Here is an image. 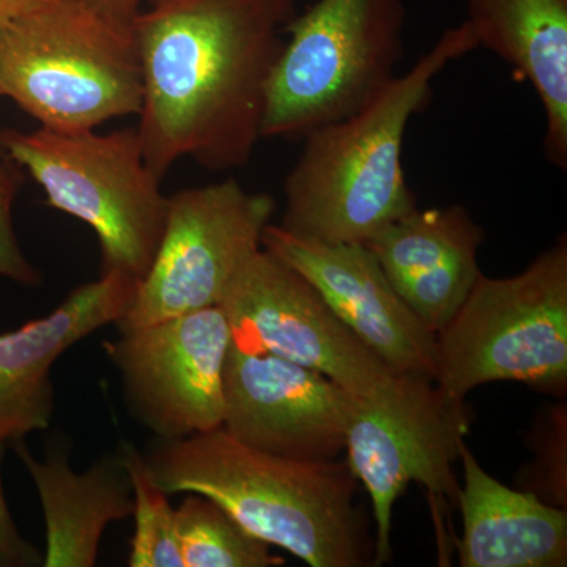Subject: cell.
Instances as JSON below:
<instances>
[{
    "instance_id": "cell-1",
    "label": "cell",
    "mask_w": 567,
    "mask_h": 567,
    "mask_svg": "<svg viewBox=\"0 0 567 567\" xmlns=\"http://www.w3.org/2000/svg\"><path fill=\"white\" fill-rule=\"evenodd\" d=\"M298 0H153L133 20L142 71V156L240 169L262 137L267 84Z\"/></svg>"
},
{
    "instance_id": "cell-2",
    "label": "cell",
    "mask_w": 567,
    "mask_h": 567,
    "mask_svg": "<svg viewBox=\"0 0 567 567\" xmlns=\"http://www.w3.org/2000/svg\"><path fill=\"white\" fill-rule=\"evenodd\" d=\"M147 464L167 495L208 496L246 532L306 565L375 566V537L346 458L275 456L218 427L159 440Z\"/></svg>"
},
{
    "instance_id": "cell-3",
    "label": "cell",
    "mask_w": 567,
    "mask_h": 567,
    "mask_svg": "<svg viewBox=\"0 0 567 567\" xmlns=\"http://www.w3.org/2000/svg\"><path fill=\"white\" fill-rule=\"evenodd\" d=\"M477 50L466 22L446 29L402 76L342 121L305 137L284 182V233L323 244H368L417 207L402 166L404 137L432 84L451 62Z\"/></svg>"
},
{
    "instance_id": "cell-4",
    "label": "cell",
    "mask_w": 567,
    "mask_h": 567,
    "mask_svg": "<svg viewBox=\"0 0 567 567\" xmlns=\"http://www.w3.org/2000/svg\"><path fill=\"white\" fill-rule=\"evenodd\" d=\"M142 93L133 22L82 0H47L0 25V96L43 128L91 132L140 115Z\"/></svg>"
},
{
    "instance_id": "cell-5",
    "label": "cell",
    "mask_w": 567,
    "mask_h": 567,
    "mask_svg": "<svg viewBox=\"0 0 567 567\" xmlns=\"http://www.w3.org/2000/svg\"><path fill=\"white\" fill-rule=\"evenodd\" d=\"M404 0H316L287 24L262 137L303 141L374 102L404 58Z\"/></svg>"
},
{
    "instance_id": "cell-6",
    "label": "cell",
    "mask_w": 567,
    "mask_h": 567,
    "mask_svg": "<svg viewBox=\"0 0 567 567\" xmlns=\"http://www.w3.org/2000/svg\"><path fill=\"white\" fill-rule=\"evenodd\" d=\"M435 382L447 395L517 382L566 398L567 238L511 278L481 275L435 334Z\"/></svg>"
},
{
    "instance_id": "cell-7",
    "label": "cell",
    "mask_w": 567,
    "mask_h": 567,
    "mask_svg": "<svg viewBox=\"0 0 567 567\" xmlns=\"http://www.w3.org/2000/svg\"><path fill=\"white\" fill-rule=\"evenodd\" d=\"M0 151L32 175L50 207L92 227L102 248V274L144 279L162 241L169 196L144 162L136 128L110 134L2 130Z\"/></svg>"
},
{
    "instance_id": "cell-8",
    "label": "cell",
    "mask_w": 567,
    "mask_h": 567,
    "mask_svg": "<svg viewBox=\"0 0 567 567\" xmlns=\"http://www.w3.org/2000/svg\"><path fill=\"white\" fill-rule=\"evenodd\" d=\"M472 421L465 399L420 374L394 372L374 393L354 399L346 461L371 498L375 566L391 558L394 505L410 483L456 505L454 465Z\"/></svg>"
},
{
    "instance_id": "cell-9",
    "label": "cell",
    "mask_w": 567,
    "mask_h": 567,
    "mask_svg": "<svg viewBox=\"0 0 567 567\" xmlns=\"http://www.w3.org/2000/svg\"><path fill=\"white\" fill-rule=\"evenodd\" d=\"M275 212L270 194L248 192L235 178L169 196L158 251L118 330L219 305L241 265L262 248Z\"/></svg>"
},
{
    "instance_id": "cell-10",
    "label": "cell",
    "mask_w": 567,
    "mask_h": 567,
    "mask_svg": "<svg viewBox=\"0 0 567 567\" xmlns=\"http://www.w3.org/2000/svg\"><path fill=\"white\" fill-rule=\"evenodd\" d=\"M219 306L234 346L320 372L353 398L374 393L394 375L303 275L264 246L241 265Z\"/></svg>"
},
{
    "instance_id": "cell-11",
    "label": "cell",
    "mask_w": 567,
    "mask_h": 567,
    "mask_svg": "<svg viewBox=\"0 0 567 567\" xmlns=\"http://www.w3.org/2000/svg\"><path fill=\"white\" fill-rule=\"evenodd\" d=\"M233 330L221 306L121 331L103 350L133 415L159 440L223 427L224 368Z\"/></svg>"
},
{
    "instance_id": "cell-12",
    "label": "cell",
    "mask_w": 567,
    "mask_h": 567,
    "mask_svg": "<svg viewBox=\"0 0 567 567\" xmlns=\"http://www.w3.org/2000/svg\"><path fill=\"white\" fill-rule=\"evenodd\" d=\"M354 399L320 372L233 344L224 368L223 429L275 456L330 461L346 451Z\"/></svg>"
},
{
    "instance_id": "cell-13",
    "label": "cell",
    "mask_w": 567,
    "mask_h": 567,
    "mask_svg": "<svg viewBox=\"0 0 567 567\" xmlns=\"http://www.w3.org/2000/svg\"><path fill=\"white\" fill-rule=\"evenodd\" d=\"M262 246L305 276L336 316L395 372L436 377V338L364 244H323L268 224Z\"/></svg>"
},
{
    "instance_id": "cell-14",
    "label": "cell",
    "mask_w": 567,
    "mask_h": 567,
    "mask_svg": "<svg viewBox=\"0 0 567 567\" xmlns=\"http://www.w3.org/2000/svg\"><path fill=\"white\" fill-rule=\"evenodd\" d=\"M137 284L117 271L102 274L99 281L76 287L50 315L0 333V442H17L50 425L52 365L76 342L121 322Z\"/></svg>"
},
{
    "instance_id": "cell-15",
    "label": "cell",
    "mask_w": 567,
    "mask_h": 567,
    "mask_svg": "<svg viewBox=\"0 0 567 567\" xmlns=\"http://www.w3.org/2000/svg\"><path fill=\"white\" fill-rule=\"evenodd\" d=\"M484 229L464 205L413 208L364 244L413 315L439 333L472 292Z\"/></svg>"
},
{
    "instance_id": "cell-16",
    "label": "cell",
    "mask_w": 567,
    "mask_h": 567,
    "mask_svg": "<svg viewBox=\"0 0 567 567\" xmlns=\"http://www.w3.org/2000/svg\"><path fill=\"white\" fill-rule=\"evenodd\" d=\"M464 484L458 487L462 567L567 566V513L522 488H511L488 475L461 445Z\"/></svg>"
},
{
    "instance_id": "cell-17",
    "label": "cell",
    "mask_w": 567,
    "mask_h": 567,
    "mask_svg": "<svg viewBox=\"0 0 567 567\" xmlns=\"http://www.w3.org/2000/svg\"><path fill=\"white\" fill-rule=\"evenodd\" d=\"M14 453L31 475L47 524L43 567H93L104 529L133 514L132 481L117 453L76 473L65 447L52 446L43 462L17 440Z\"/></svg>"
},
{
    "instance_id": "cell-18",
    "label": "cell",
    "mask_w": 567,
    "mask_h": 567,
    "mask_svg": "<svg viewBox=\"0 0 567 567\" xmlns=\"http://www.w3.org/2000/svg\"><path fill=\"white\" fill-rule=\"evenodd\" d=\"M477 48L495 52L535 89L544 114V152L567 167V0H465Z\"/></svg>"
},
{
    "instance_id": "cell-19",
    "label": "cell",
    "mask_w": 567,
    "mask_h": 567,
    "mask_svg": "<svg viewBox=\"0 0 567 567\" xmlns=\"http://www.w3.org/2000/svg\"><path fill=\"white\" fill-rule=\"evenodd\" d=\"M177 536L185 567H276L286 559L246 532L208 496L189 494L175 509Z\"/></svg>"
},
{
    "instance_id": "cell-20",
    "label": "cell",
    "mask_w": 567,
    "mask_h": 567,
    "mask_svg": "<svg viewBox=\"0 0 567 567\" xmlns=\"http://www.w3.org/2000/svg\"><path fill=\"white\" fill-rule=\"evenodd\" d=\"M133 487L134 536L128 565L132 567H185L177 536L175 509L166 492L153 480L147 457L133 443L117 451Z\"/></svg>"
},
{
    "instance_id": "cell-21",
    "label": "cell",
    "mask_w": 567,
    "mask_h": 567,
    "mask_svg": "<svg viewBox=\"0 0 567 567\" xmlns=\"http://www.w3.org/2000/svg\"><path fill=\"white\" fill-rule=\"evenodd\" d=\"M529 450L533 458L522 468L517 488L536 495L548 505H567V406L547 404L537 412Z\"/></svg>"
},
{
    "instance_id": "cell-22",
    "label": "cell",
    "mask_w": 567,
    "mask_h": 567,
    "mask_svg": "<svg viewBox=\"0 0 567 567\" xmlns=\"http://www.w3.org/2000/svg\"><path fill=\"white\" fill-rule=\"evenodd\" d=\"M25 181V171L9 156L0 158V278L10 279L21 286L35 287L41 284L40 271L21 251L13 229L14 200Z\"/></svg>"
},
{
    "instance_id": "cell-23",
    "label": "cell",
    "mask_w": 567,
    "mask_h": 567,
    "mask_svg": "<svg viewBox=\"0 0 567 567\" xmlns=\"http://www.w3.org/2000/svg\"><path fill=\"white\" fill-rule=\"evenodd\" d=\"M6 445L7 443L0 442V567L43 566V555L18 532L9 505H7L2 483Z\"/></svg>"
},
{
    "instance_id": "cell-24",
    "label": "cell",
    "mask_w": 567,
    "mask_h": 567,
    "mask_svg": "<svg viewBox=\"0 0 567 567\" xmlns=\"http://www.w3.org/2000/svg\"><path fill=\"white\" fill-rule=\"evenodd\" d=\"M107 17L132 24L134 18L153 0H82Z\"/></svg>"
},
{
    "instance_id": "cell-25",
    "label": "cell",
    "mask_w": 567,
    "mask_h": 567,
    "mask_svg": "<svg viewBox=\"0 0 567 567\" xmlns=\"http://www.w3.org/2000/svg\"><path fill=\"white\" fill-rule=\"evenodd\" d=\"M47 0H0V25L28 13Z\"/></svg>"
},
{
    "instance_id": "cell-26",
    "label": "cell",
    "mask_w": 567,
    "mask_h": 567,
    "mask_svg": "<svg viewBox=\"0 0 567 567\" xmlns=\"http://www.w3.org/2000/svg\"><path fill=\"white\" fill-rule=\"evenodd\" d=\"M2 156H3V153H2V151H0V158H2Z\"/></svg>"
}]
</instances>
